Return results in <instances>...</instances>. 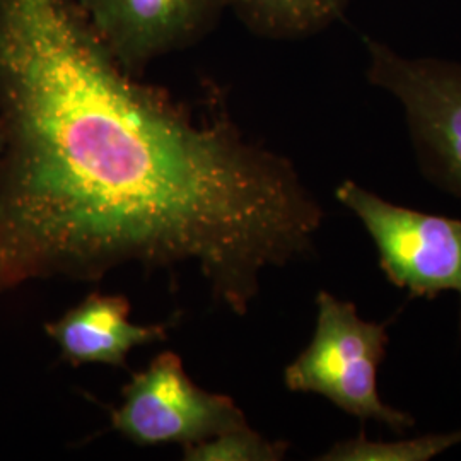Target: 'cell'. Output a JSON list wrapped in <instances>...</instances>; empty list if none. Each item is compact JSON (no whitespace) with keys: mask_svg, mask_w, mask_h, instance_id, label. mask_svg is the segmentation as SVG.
Here are the masks:
<instances>
[{"mask_svg":"<svg viewBox=\"0 0 461 461\" xmlns=\"http://www.w3.org/2000/svg\"><path fill=\"white\" fill-rule=\"evenodd\" d=\"M129 74L77 0H0V294L194 265L245 316L267 268L308 258L323 209L296 166Z\"/></svg>","mask_w":461,"mask_h":461,"instance_id":"cell-1","label":"cell"},{"mask_svg":"<svg viewBox=\"0 0 461 461\" xmlns=\"http://www.w3.org/2000/svg\"><path fill=\"white\" fill-rule=\"evenodd\" d=\"M316 329L284 371L287 390L325 396L337 409L361 420H376L403 434L415 426L409 412L386 405L378 392V369L386 357L388 321H366L350 301L327 291L316 296Z\"/></svg>","mask_w":461,"mask_h":461,"instance_id":"cell-2","label":"cell"},{"mask_svg":"<svg viewBox=\"0 0 461 461\" xmlns=\"http://www.w3.org/2000/svg\"><path fill=\"white\" fill-rule=\"evenodd\" d=\"M366 79L402 104L417 163L429 182L461 198V62L407 57L364 38Z\"/></svg>","mask_w":461,"mask_h":461,"instance_id":"cell-3","label":"cell"},{"mask_svg":"<svg viewBox=\"0 0 461 461\" xmlns=\"http://www.w3.org/2000/svg\"><path fill=\"white\" fill-rule=\"evenodd\" d=\"M337 200L363 222L378 249L386 280L409 297L456 293L461 301V221L392 203L352 180Z\"/></svg>","mask_w":461,"mask_h":461,"instance_id":"cell-4","label":"cell"},{"mask_svg":"<svg viewBox=\"0 0 461 461\" xmlns=\"http://www.w3.org/2000/svg\"><path fill=\"white\" fill-rule=\"evenodd\" d=\"M112 412V426L139 446L195 445L247 424L230 396L205 392L185 371L182 357L161 352L132 375Z\"/></svg>","mask_w":461,"mask_h":461,"instance_id":"cell-5","label":"cell"},{"mask_svg":"<svg viewBox=\"0 0 461 461\" xmlns=\"http://www.w3.org/2000/svg\"><path fill=\"white\" fill-rule=\"evenodd\" d=\"M101 43L129 74L214 32L232 0H77Z\"/></svg>","mask_w":461,"mask_h":461,"instance_id":"cell-6","label":"cell"},{"mask_svg":"<svg viewBox=\"0 0 461 461\" xmlns=\"http://www.w3.org/2000/svg\"><path fill=\"white\" fill-rule=\"evenodd\" d=\"M127 297L95 293L59 320L45 325L62 357L72 366L106 364L127 367V357L137 347L165 342L175 320L159 325H135Z\"/></svg>","mask_w":461,"mask_h":461,"instance_id":"cell-7","label":"cell"},{"mask_svg":"<svg viewBox=\"0 0 461 461\" xmlns=\"http://www.w3.org/2000/svg\"><path fill=\"white\" fill-rule=\"evenodd\" d=\"M350 0H232L248 32L270 41H299L327 32L346 16Z\"/></svg>","mask_w":461,"mask_h":461,"instance_id":"cell-8","label":"cell"},{"mask_svg":"<svg viewBox=\"0 0 461 461\" xmlns=\"http://www.w3.org/2000/svg\"><path fill=\"white\" fill-rule=\"evenodd\" d=\"M461 445V429L446 434H426L407 441H371L361 430L356 438L339 441L318 460L323 461H428Z\"/></svg>","mask_w":461,"mask_h":461,"instance_id":"cell-9","label":"cell"},{"mask_svg":"<svg viewBox=\"0 0 461 461\" xmlns=\"http://www.w3.org/2000/svg\"><path fill=\"white\" fill-rule=\"evenodd\" d=\"M287 449V441H270L247 422L205 441L183 446V458L186 461H279L285 458Z\"/></svg>","mask_w":461,"mask_h":461,"instance_id":"cell-10","label":"cell"},{"mask_svg":"<svg viewBox=\"0 0 461 461\" xmlns=\"http://www.w3.org/2000/svg\"><path fill=\"white\" fill-rule=\"evenodd\" d=\"M2 148H4V131H2V122H0V152H2Z\"/></svg>","mask_w":461,"mask_h":461,"instance_id":"cell-11","label":"cell"}]
</instances>
